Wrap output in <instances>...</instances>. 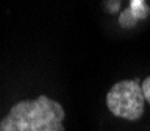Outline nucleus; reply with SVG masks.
I'll return each instance as SVG.
<instances>
[{"label":"nucleus","instance_id":"nucleus-2","mask_svg":"<svg viewBox=\"0 0 150 131\" xmlns=\"http://www.w3.org/2000/svg\"><path fill=\"white\" fill-rule=\"evenodd\" d=\"M106 106L112 116L124 120L136 122L144 114L145 98L142 83L136 80H122L106 94Z\"/></svg>","mask_w":150,"mask_h":131},{"label":"nucleus","instance_id":"nucleus-1","mask_svg":"<svg viewBox=\"0 0 150 131\" xmlns=\"http://www.w3.org/2000/svg\"><path fill=\"white\" fill-rule=\"evenodd\" d=\"M64 109L45 95L17 101L0 122V131H64Z\"/></svg>","mask_w":150,"mask_h":131},{"label":"nucleus","instance_id":"nucleus-3","mask_svg":"<svg viewBox=\"0 0 150 131\" xmlns=\"http://www.w3.org/2000/svg\"><path fill=\"white\" fill-rule=\"evenodd\" d=\"M142 92H144L145 101L150 105V77H147V78L142 81Z\"/></svg>","mask_w":150,"mask_h":131}]
</instances>
